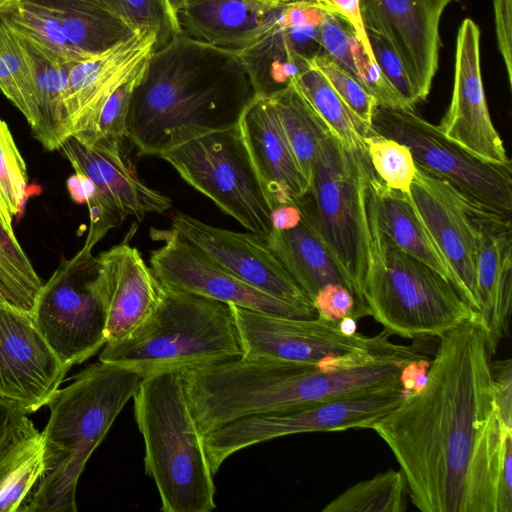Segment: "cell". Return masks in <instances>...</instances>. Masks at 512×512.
<instances>
[{"mask_svg":"<svg viewBox=\"0 0 512 512\" xmlns=\"http://www.w3.org/2000/svg\"><path fill=\"white\" fill-rule=\"evenodd\" d=\"M478 315L439 337L423 385L372 429L423 512H497L505 428Z\"/></svg>","mask_w":512,"mask_h":512,"instance_id":"obj_1","label":"cell"},{"mask_svg":"<svg viewBox=\"0 0 512 512\" xmlns=\"http://www.w3.org/2000/svg\"><path fill=\"white\" fill-rule=\"evenodd\" d=\"M256 93L240 53L177 34L146 61L130 98L126 138L138 154L158 157L236 126Z\"/></svg>","mask_w":512,"mask_h":512,"instance_id":"obj_2","label":"cell"},{"mask_svg":"<svg viewBox=\"0 0 512 512\" xmlns=\"http://www.w3.org/2000/svg\"><path fill=\"white\" fill-rule=\"evenodd\" d=\"M144 377L134 369L99 361L57 390L41 432L44 470L20 512L77 510V483L88 459Z\"/></svg>","mask_w":512,"mask_h":512,"instance_id":"obj_3","label":"cell"},{"mask_svg":"<svg viewBox=\"0 0 512 512\" xmlns=\"http://www.w3.org/2000/svg\"><path fill=\"white\" fill-rule=\"evenodd\" d=\"M133 400L145 472L156 484L161 511H213L214 474L179 371L145 376Z\"/></svg>","mask_w":512,"mask_h":512,"instance_id":"obj_4","label":"cell"},{"mask_svg":"<svg viewBox=\"0 0 512 512\" xmlns=\"http://www.w3.org/2000/svg\"><path fill=\"white\" fill-rule=\"evenodd\" d=\"M369 173L365 193L367 266L362 296L387 335L413 340L440 337L477 313L437 271L403 252L379 229Z\"/></svg>","mask_w":512,"mask_h":512,"instance_id":"obj_5","label":"cell"},{"mask_svg":"<svg viewBox=\"0 0 512 512\" xmlns=\"http://www.w3.org/2000/svg\"><path fill=\"white\" fill-rule=\"evenodd\" d=\"M162 286L151 316L126 339L105 344L100 361L147 376L242 357L231 304Z\"/></svg>","mask_w":512,"mask_h":512,"instance_id":"obj_6","label":"cell"},{"mask_svg":"<svg viewBox=\"0 0 512 512\" xmlns=\"http://www.w3.org/2000/svg\"><path fill=\"white\" fill-rule=\"evenodd\" d=\"M371 169L365 151L350 150L329 134L320 146L309 188L297 202L362 300L368 257L365 193Z\"/></svg>","mask_w":512,"mask_h":512,"instance_id":"obj_7","label":"cell"},{"mask_svg":"<svg viewBox=\"0 0 512 512\" xmlns=\"http://www.w3.org/2000/svg\"><path fill=\"white\" fill-rule=\"evenodd\" d=\"M372 131L405 144L416 167L447 183L469 204L512 215V166L483 160L446 137L414 108L378 105Z\"/></svg>","mask_w":512,"mask_h":512,"instance_id":"obj_8","label":"cell"},{"mask_svg":"<svg viewBox=\"0 0 512 512\" xmlns=\"http://www.w3.org/2000/svg\"><path fill=\"white\" fill-rule=\"evenodd\" d=\"M158 157L250 232L264 239L272 232V210L237 125L193 138Z\"/></svg>","mask_w":512,"mask_h":512,"instance_id":"obj_9","label":"cell"},{"mask_svg":"<svg viewBox=\"0 0 512 512\" xmlns=\"http://www.w3.org/2000/svg\"><path fill=\"white\" fill-rule=\"evenodd\" d=\"M32 316L51 349L69 369L106 344V311L92 249L83 246L60 263L43 284Z\"/></svg>","mask_w":512,"mask_h":512,"instance_id":"obj_10","label":"cell"},{"mask_svg":"<svg viewBox=\"0 0 512 512\" xmlns=\"http://www.w3.org/2000/svg\"><path fill=\"white\" fill-rule=\"evenodd\" d=\"M405 395L404 388L397 387L234 420L203 435L212 472L215 475L232 454L276 438L372 428Z\"/></svg>","mask_w":512,"mask_h":512,"instance_id":"obj_11","label":"cell"},{"mask_svg":"<svg viewBox=\"0 0 512 512\" xmlns=\"http://www.w3.org/2000/svg\"><path fill=\"white\" fill-rule=\"evenodd\" d=\"M243 355L299 364L352 353H397L408 345H399L381 332L368 337L345 330L341 323L314 318H291L231 304Z\"/></svg>","mask_w":512,"mask_h":512,"instance_id":"obj_12","label":"cell"},{"mask_svg":"<svg viewBox=\"0 0 512 512\" xmlns=\"http://www.w3.org/2000/svg\"><path fill=\"white\" fill-rule=\"evenodd\" d=\"M150 235L163 243L151 252L150 268L166 287L284 317L317 316L315 311L274 298L243 282L172 228L151 229Z\"/></svg>","mask_w":512,"mask_h":512,"instance_id":"obj_13","label":"cell"},{"mask_svg":"<svg viewBox=\"0 0 512 512\" xmlns=\"http://www.w3.org/2000/svg\"><path fill=\"white\" fill-rule=\"evenodd\" d=\"M457 0H359L366 34L377 35L396 53L418 101L428 96L438 69L439 26Z\"/></svg>","mask_w":512,"mask_h":512,"instance_id":"obj_14","label":"cell"},{"mask_svg":"<svg viewBox=\"0 0 512 512\" xmlns=\"http://www.w3.org/2000/svg\"><path fill=\"white\" fill-rule=\"evenodd\" d=\"M68 370L32 314L0 303V398L35 412L48 405Z\"/></svg>","mask_w":512,"mask_h":512,"instance_id":"obj_15","label":"cell"},{"mask_svg":"<svg viewBox=\"0 0 512 512\" xmlns=\"http://www.w3.org/2000/svg\"><path fill=\"white\" fill-rule=\"evenodd\" d=\"M171 228L248 285L284 302L315 311L311 299L260 235L218 228L180 212L172 216Z\"/></svg>","mask_w":512,"mask_h":512,"instance_id":"obj_16","label":"cell"},{"mask_svg":"<svg viewBox=\"0 0 512 512\" xmlns=\"http://www.w3.org/2000/svg\"><path fill=\"white\" fill-rule=\"evenodd\" d=\"M438 127L483 160L511 162L489 113L481 74L480 30L470 18L458 29L451 103Z\"/></svg>","mask_w":512,"mask_h":512,"instance_id":"obj_17","label":"cell"},{"mask_svg":"<svg viewBox=\"0 0 512 512\" xmlns=\"http://www.w3.org/2000/svg\"><path fill=\"white\" fill-rule=\"evenodd\" d=\"M409 197L447 261L455 287L477 311L476 228L472 206L447 183L417 168Z\"/></svg>","mask_w":512,"mask_h":512,"instance_id":"obj_18","label":"cell"},{"mask_svg":"<svg viewBox=\"0 0 512 512\" xmlns=\"http://www.w3.org/2000/svg\"><path fill=\"white\" fill-rule=\"evenodd\" d=\"M155 44L153 33L139 32L71 66L63 94L69 136L93 133L108 98L146 62Z\"/></svg>","mask_w":512,"mask_h":512,"instance_id":"obj_19","label":"cell"},{"mask_svg":"<svg viewBox=\"0 0 512 512\" xmlns=\"http://www.w3.org/2000/svg\"><path fill=\"white\" fill-rule=\"evenodd\" d=\"M132 230L119 244L95 257L106 311V344L132 335L154 312L163 286L139 250L130 244Z\"/></svg>","mask_w":512,"mask_h":512,"instance_id":"obj_20","label":"cell"},{"mask_svg":"<svg viewBox=\"0 0 512 512\" xmlns=\"http://www.w3.org/2000/svg\"><path fill=\"white\" fill-rule=\"evenodd\" d=\"M477 315L492 355L507 334L512 299V220L475 206Z\"/></svg>","mask_w":512,"mask_h":512,"instance_id":"obj_21","label":"cell"},{"mask_svg":"<svg viewBox=\"0 0 512 512\" xmlns=\"http://www.w3.org/2000/svg\"><path fill=\"white\" fill-rule=\"evenodd\" d=\"M237 126L270 209L297 204L308 185L269 96L256 93Z\"/></svg>","mask_w":512,"mask_h":512,"instance_id":"obj_22","label":"cell"},{"mask_svg":"<svg viewBox=\"0 0 512 512\" xmlns=\"http://www.w3.org/2000/svg\"><path fill=\"white\" fill-rule=\"evenodd\" d=\"M118 142L87 143L69 136L60 151L75 172L90 178L122 221L135 217L142 221L147 214H161L172 206V200L147 186L125 160Z\"/></svg>","mask_w":512,"mask_h":512,"instance_id":"obj_23","label":"cell"},{"mask_svg":"<svg viewBox=\"0 0 512 512\" xmlns=\"http://www.w3.org/2000/svg\"><path fill=\"white\" fill-rule=\"evenodd\" d=\"M279 4L260 0L201 1L176 12L178 34L240 53L269 28Z\"/></svg>","mask_w":512,"mask_h":512,"instance_id":"obj_24","label":"cell"},{"mask_svg":"<svg viewBox=\"0 0 512 512\" xmlns=\"http://www.w3.org/2000/svg\"><path fill=\"white\" fill-rule=\"evenodd\" d=\"M265 241L311 301L329 284L346 286L359 297L328 246L303 213L295 225L273 229Z\"/></svg>","mask_w":512,"mask_h":512,"instance_id":"obj_25","label":"cell"},{"mask_svg":"<svg viewBox=\"0 0 512 512\" xmlns=\"http://www.w3.org/2000/svg\"><path fill=\"white\" fill-rule=\"evenodd\" d=\"M369 182L379 229L396 247L422 261L455 286L453 273L409 194L385 186L373 169Z\"/></svg>","mask_w":512,"mask_h":512,"instance_id":"obj_26","label":"cell"},{"mask_svg":"<svg viewBox=\"0 0 512 512\" xmlns=\"http://www.w3.org/2000/svg\"><path fill=\"white\" fill-rule=\"evenodd\" d=\"M45 8L77 49L96 54L135 34L95 0H31Z\"/></svg>","mask_w":512,"mask_h":512,"instance_id":"obj_27","label":"cell"},{"mask_svg":"<svg viewBox=\"0 0 512 512\" xmlns=\"http://www.w3.org/2000/svg\"><path fill=\"white\" fill-rule=\"evenodd\" d=\"M21 40L31 60L36 86L38 122L31 129L32 135L45 150H59L69 137L63 94L73 64L55 62L33 44Z\"/></svg>","mask_w":512,"mask_h":512,"instance_id":"obj_28","label":"cell"},{"mask_svg":"<svg viewBox=\"0 0 512 512\" xmlns=\"http://www.w3.org/2000/svg\"><path fill=\"white\" fill-rule=\"evenodd\" d=\"M43 470L42 435L28 419L0 454V512L19 511Z\"/></svg>","mask_w":512,"mask_h":512,"instance_id":"obj_29","label":"cell"},{"mask_svg":"<svg viewBox=\"0 0 512 512\" xmlns=\"http://www.w3.org/2000/svg\"><path fill=\"white\" fill-rule=\"evenodd\" d=\"M268 96L309 188L320 146L330 132L291 82Z\"/></svg>","mask_w":512,"mask_h":512,"instance_id":"obj_30","label":"cell"},{"mask_svg":"<svg viewBox=\"0 0 512 512\" xmlns=\"http://www.w3.org/2000/svg\"><path fill=\"white\" fill-rule=\"evenodd\" d=\"M291 82L323 121L330 134L350 150L365 151V127L346 106L325 76L307 65L293 76Z\"/></svg>","mask_w":512,"mask_h":512,"instance_id":"obj_31","label":"cell"},{"mask_svg":"<svg viewBox=\"0 0 512 512\" xmlns=\"http://www.w3.org/2000/svg\"><path fill=\"white\" fill-rule=\"evenodd\" d=\"M0 17L20 38L33 44L55 62L75 64L92 55L73 46L55 18L31 0H22L1 12Z\"/></svg>","mask_w":512,"mask_h":512,"instance_id":"obj_32","label":"cell"},{"mask_svg":"<svg viewBox=\"0 0 512 512\" xmlns=\"http://www.w3.org/2000/svg\"><path fill=\"white\" fill-rule=\"evenodd\" d=\"M43 282L0 218V303L32 314Z\"/></svg>","mask_w":512,"mask_h":512,"instance_id":"obj_33","label":"cell"},{"mask_svg":"<svg viewBox=\"0 0 512 512\" xmlns=\"http://www.w3.org/2000/svg\"><path fill=\"white\" fill-rule=\"evenodd\" d=\"M408 489L403 472L389 469L349 487L323 512H404Z\"/></svg>","mask_w":512,"mask_h":512,"instance_id":"obj_34","label":"cell"},{"mask_svg":"<svg viewBox=\"0 0 512 512\" xmlns=\"http://www.w3.org/2000/svg\"><path fill=\"white\" fill-rule=\"evenodd\" d=\"M28 174L23 159L8 124L0 118V218L13 230L17 217L27 198Z\"/></svg>","mask_w":512,"mask_h":512,"instance_id":"obj_35","label":"cell"},{"mask_svg":"<svg viewBox=\"0 0 512 512\" xmlns=\"http://www.w3.org/2000/svg\"><path fill=\"white\" fill-rule=\"evenodd\" d=\"M364 144L371 167L381 182L390 189L409 193L417 170L410 149L374 131L366 135Z\"/></svg>","mask_w":512,"mask_h":512,"instance_id":"obj_36","label":"cell"},{"mask_svg":"<svg viewBox=\"0 0 512 512\" xmlns=\"http://www.w3.org/2000/svg\"><path fill=\"white\" fill-rule=\"evenodd\" d=\"M95 1L136 33H153L156 37L155 48L165 45L178 34L176 19L166 0Z\"/></svg>","mask_w":512,"mask_h":512,"instance_id":"obj_37","label":"cell"},{"mask_svg":"<svg viewBox=\"0 0 512 512\" xmlns=\"http://www.w3.org/2000/svg\"><path fill=\"white\" fill-rule=\"evenodd\" d=\"M309 61L325 76L367 133H371L373 114L379 105L376 98L354 75L338 65L327 53H317L310 57Z\"/></svg>","mask_w":512,"mask_h":512,"instance_id":"obj_38","label":"cell"},{"mask_svg":"<svg viewBox=\"0 0 512 512\" xmlns=\"http://www.w3.org/2000/svg\"><path fill=\"white\" fill-rule=\"evenodd\" d=\"M145 64L146 62L126 81L118 86L108 98L101 110L93 133L87 137L77 136L78 138L87 143L96 141L122 143L127 136L126 122L132 91Z\"/></svg>","mask_w":512,"mask_h":512,"instance_id":"obj_39","label":"cell"},{"mask_svg":"<svg viewBox=\"0 0 512 512\" xmlns=\"http://www.w3.org/2000/svg\"><path fill=\"white\" fill-rule=\"evenodd\" d=\"M0 54L34 116V128L38 122V105L31 60L21 38L1 17Z\"/></svg>","mask_w":512,"mask_h":512,"instance_id":"obj_40","label":"cell"},{"mask_svg":"<svg viewBox=\"0 0 512 512\" xmlns=\"http://www.w3.org/2000/svg\"><path fill=\"white\" fill-rule=\"evenodd\" d=\"M313 306L318 317L333 322L347 319L357 321L369 315V310L354 292L340 284L323 287L313 299Z\"/></svg>","mask_w":512,"mask_h":512,"instance_id":"obj_41","label":"cell"},{"mask_svg":"<svg viewBox=\"0 0 512 512\" xmlns=\"http://www.w3.org/2000/svg\"><path fill=\"white\" fill-rule=\"evenodd\" d=\"M354 34L347 23L336 15L325 13L315 27V41L342 68L355 76L353 60Z\"/></svg>","mask_w":512,"mask_h":512,"instance_id":"obj_42","label":"cell"},{"mask_svg":"<svg viewBox=\"0 0 512 512\" xmlns=\"http://www.w3.org/2000/svg\"><path fill=\"white\" fill-rule=\"evenodd\" d=\"M355 77L378 101V104L392 109L413 108L408 106L386 79L376 61L365 53L356 37L353 40Z\"/></svg>","mask_w":512,"mask_h":512,"instance_id":"obj_43","label":"cell"},{"mask_svg":"<svg viewBox=\"0 0 512 512\" xmlns=\"http://www.w3.org/2000/svg\"><path fill=\"white\" fill-rule=\"evenodd\" d=\"M374 58L382 73L405 103L414 108L419 102L408 80L401 60L387 43L377 35L367 34Z\"/></svg>","mask_w":512,"mask_h":512,"instance_id":"obj_44","label":"cell"},{"mask_svg":"<svg viewBox=\"0 0 512 512\" xmlns=\"http://www.w3.org/2000/svg\"><path fill=\"white\" fill-rule=\"evenodd\" d=\"M324 11L341 18L351 28L352 33L363 47L367 56L376 61L363 26L359 0H310Z\"/></svg>","mask_w":512,"mask_h":512,"instance_id":"obj_45","label":"cell"},{"mask_svg":"<svg viewBox=\"0 0 512 512\" xmlns=\"http://www.w3.org/2000/svg\"><path fill=\"white\" fill-rule=\"evenodd\" d=\"M496 403L506 429L512 431V363L511 359L491 361Z\"/></svg>","mask_w":512,"mask_h":512,"instance_id":"obj_46","label":"cell"},{"mask_svg":"<svg viewBox=\"0 0 512 512\" xmlns=\"http://www.w3.org/2000/svg\"><path fill=\"white\" fill-rule=\"evenodd\" d=\"M494 20L499 52L508 81L512 86V0H493Z\"/></svg>","mask_w":512,"mask_h":512,"instance_id":"obj_47","label":"cell"},{"mask_svg":"<svg viewBox=\"0 0 512 512\" xmlns=\"http://www.w3.org/2000/svg\"><path fill=\"white\" fill-rule=\"evenodd\" d=\"M28 419L27 413L17 403L0 398V454Z\"/></svg>","mask_w":512,"mask_h":512,"instance_id":"obj_48","label":"cell"},{"mask_svg":"<svg viewBox=\"0 0 512 512\" xmlns=\"http://www.w3.org/2000/svg\"><path fill=\"white\" fill-rule=\"evenodd\" d=\"M497 512H512V433L504 440L498 479Z\"/></svg>","mask_w":512,"mask_h":512,"instance_id":"obj_49","label":"cell"},{"mask_svg":"<svg viewBox=\"0 0 512 512\" xmlns=\"http://www.w3.org/2000/svg\"><path fill=\"white\" fill-rule=\"evenodd\" d=\"M0 90L23 114L32 128L35 125L34 116L27 105L18 85L16 84L6 62L0 54Z\"/></svg>","mask_w":512,"mask_h":512,"instance_id":"obj_50","label":"cell"},{"mask_svg":"<svg viewBox=\"0 0 512 512\" xmlns=\"http://www.w3.org/2000/svg\"><path fill=\"white\" fill-rule=\"evenodd\" d=\"M70 198L76 204H86L96 193L93 181L82 173L75 172L66 181Z\"/></svg>","mask_w":512,"mask_h":512,"instance_id":"obj_51","label":"cell"},{"mask_svg":"<svg viewBox=\"0 0 512 512\" xmlns=\"http://www.w3.org/2000/svg\"><path fill=\"white\" fill-rule=\"evenodd\" d=\"M201 1H205V0H166L174 17H175L176 12H178L182 8L192 5V4H195V3H198V2H201Z\"/></svg>","mask_w":512,"mask_h":512,"instance_id":"obj_52","label":"cell"},{"mask_svg":"<svg viewBox=\"0 0 512 512\" xmlns=\"http://www.w3.org/2000/svg\"><path fill=\"white\" fill-rule=\"evenodd\" d=\"M22 0H0V13L18 4Z\"/></svg>","mask_w":512,"mask_h":512,"instance_id":"obj_53","label":"cell"},{"mask_svg":"<svg viewBox=\"0 0 512 512\" xmlns=\"http://www.w3.org/2000/svg\"><path fill=\"white\" fill-rule=\"evenodd\" d=\"M260 1L268 2V3H281V2H283V0H260Z\"/></svg>","mask_w":512,"mask_h":512,"instance_id":"obj_54","label":"cell"},{"mask_svg":"<svg viewBox=\"0 0 512 512\" xmlns=\"http://www.w3.org/2000/svg\"><path fill=\"white\" fill-rule=\"evenodd\" d=\"M283 1H287V0H283Z\"/></svg>","mask_w":512,"mask_h":512,"instance_id":"obj_55","label":"cell"}]
</instances>
